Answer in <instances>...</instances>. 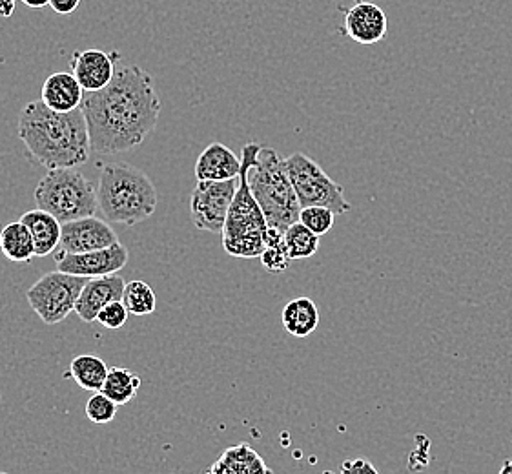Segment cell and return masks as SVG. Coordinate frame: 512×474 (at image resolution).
<instances>
[{"label": "cell", "mask_w": 512, "mask_h": 474, "mask_svg": "<svg viewBox=\"0 0 512 474\" xmlns=\"http://www.w3.org/2000/svg\"><path fill=\"white\" fill-rule=\"evenodd\" d=\"M325 474H332V473H325Z\"/></svg>", "instance_id": "cell-36"}, {"label": "cell", "mask_w": 512, "mask_h": 474, "mask_svg": "<svg viewBox=\"0 0 512 474\" xmlns=\"http://www.w3.org/2000/svg\"><path fill=\"white\" fill-rule=\"evenodd\" d=\"M21 221L30 230L37 258L53 254L61 245L62 223L50 212L35 208V210L26 212L21 217Z\"/></svg>", "instance_id": "cell-17"}, {"label": "cell", "mask_w": 512, "mask_h": 474, "mask_svg": "<svg viewBox=\"0 0 512 474\" xmlns=\"http://www.w3.org/2000/svg\"><path fill=\"white\" fill-rule=\"evenodd\" d=\"M498 474H512V458L511 460H505Z\"/></svg>", "instance_id": "cell-33"}, {"label": "cell", "mask_w": 512, "mask_h": 474, "mask_svg": "<svg viewBox=\"0 0 512 474\" xmlns=\"http://www.w3.org/2000/svg\"><path fill=\"white\" fill-rule=\"evenodd\" d=\"M141 389V376L126 367H112L106 376L101 392L119 407L134 402L137 392Z\"/></svg>", "instance_id": "cell-22"}, {"label": "cell", "mask_w": 512, "mask_h": 474, "mask_svg": "<svg viewBox=\"0 0 512 474\" xmlns=\"http://www.w3.org/2000/svg\"><path fill=\"white\" fill-rule=\"evenodd\" d=\"M203 474H272V469L250 445L239 444L225 449Z\"/></svg>", "instance_id": "cell-18"}, {"label": "cell", "mask_w": 512, "mask_h": 474, "mask_svg": "<svg viewBox=\"0 0 512 474\" xmlns=\"http://www.w3.org/2000/svg\"><path fill=\"white\" fill-rule=\"evenodd\" d=\"M19 137L42 166L75 168L88 163L92 141L81 108L55 112L42 101H33L19 115Z\"/></svg>", "instance_id": "cell-2"}, {"label": "cell", "mask_w": 512, "mask_h": 474, "mask_svg": "<svg viewBox=\"0 0 512 474\" xmlns=\"http://www.w3.org/2000/svg\"><path fill=\"white\" fill-rule=\"evenodd\" d=\"M288 177L303 207H327L338 216L350 212L343 186L338 185L321 166L303 152L285 157Z\"/></svg>", "instance_id": "cell-7"}, {"label": "cell", "mask_w": 512, "mask_h": 474, "mask_svg": "<svg viewBox=\"0 0 512 474\" xmlns=\"http://www.w3.org/2000/svg\"><path fill=\"white\" fill-rule=\"evenodd\" d=\"M341 474H379L378 469L365 458L347 460L341 464Z\"/></svg>", "instance_id": "cell-29"}, {"label": "cell", "mask_w": 512, "mask_h": 474, "mask_svg": "<svg viewBox=\"0 0 512 474\" xmlns=\"http://www.w3.org/2000/svg\"><path fill=\"white\" fill-rule=\"evenodd\" d=\"M119 53H106L103 50H84L75 52L72 57V68L75 79L79 81L84 92H99L112 83L115 77V61Z\"/></svg>", "instance_id": "cell-13"}, {"label": "cell", "mask_w": 512, "mask_h": 474, "mask_svg": "<svg viewBox=\"0 0 512 474\" xmlns=\"http://www.w3.org/2000/svg\"><path fill=\"white\" fill-rule=\"evenodd\" d=\"M159 196L150 177L130 165H106L99 176L97 205L104 219L121 225H137L152 217Z\"/></svg>", "instance_id": "cell-3"}, {"label": "cell", "mask_w": 512, "mask_h": 474, "mask_svg": "<svg viewBox=\"0 0 512 474\" xmlns=\"http://www.w3.org/2000/svg\"><path fill=\"white\" fill-rule=\"evenodd\" d=\"M15 4L17 0H0V17H11L15 11Z\"/></svg>", "instance_id": "cell-31"}, {"label": "cell", "mask_w": 512, "mask_h": 474, "mask_svg": "<svg viewBox=\"0 0 512 474\" xmlns=\"http://www.w3.org/2000/svg\"><path fill=\"white\" fill-rule=\"evenodd\" d=\"M117 403L110 400L103 392H95L92 398L86 402L84 413L88 416L90 422L95 425H106L112 423L117 416Z\"/></svg>", "instance_id": "cell-25"}, {"label": "cell", "mask_w": 512, "mask_h": 474, "mask_svg": "<svg viewBox=\"0 0 512 474\" xmlns=\"http://www.w3.org/2000/svg\"><path fill=\"white\" fill-rule=\"evenodd\" d=\"M84 93L73 73L57 72L42 84L41 101L55 112H73L81 108Z\"/></svg>", "instance_id": "cell-16"}, {"label": "cell", "mask_w": 512, "mask_h": 474, "mask_svg": "<svg viewBox=\"0 0 512 474\" xmlns=\"http://www.w3.org/2000/svg\"><path fill=\"white\" fill-rule=\"evenodd\" d=\"M237 185L239 177L230 181H197L190 197V212L195 227L210 234H223Z\"/></svg>", "instance_id": "cell-9"}, {"label": "cell", "mask_w": 512, "mask_h": 474, "mask_svg": "<svg viewBox=\"0 0 512 474\" xmlns=\"http://www.w3.org/2000/svg\"><path fill=\"white\" fill-rule=\"evenodd\" d=\"M115 243H119V237L113 228L104 219L90 216L62 223L61 245L57 250L64 254H86L113 247Z\"/></svg>", "instance_id": "cell-11"}, {"label": "cell", "mask_w": 512, "mask_h": 474, "mask_svg": "<svg viewBox=\"0 0 512 474\" xmlns=\"http://www.w3.org/2000/svg\"><path fill=\"white\" fill-rule=\"evenodd\" d=\"M0 474H8V473H2V471H0Z\"/></svg>", "instance_id": "cell-35"}, {"label": "cell", "mask_w": 512, "mask_h": 474, "mask_svg": "<svg viewBox=\"0 0 512 474\" xmlns=\"http://www.w3.org/2000/svg\"><path fill=\"white\" fill-rule=\"evenodd\" d=\"M0 234H2V228H0Z\"/></svg>", "instance_id": "cell-34"}, {"label": "cell", "mask_w": 512, "mask_h": 474, "mask_svg": "<svg viewBox=\"0 0 512 474\" xmlns=\"http://www.w3.org/2000/svg\"><path fill=\"white\" fill-rule=\"evenodd\" d=\"M285 248H287L288 258L292 261L297 259L312 258L319 248V236L314 234L310 228L305 227L301 221H296L294 225L285 230Z\"/></svg>", "instance_id": "cell-23"}, {"label": "cell", "mask_w": 512, "mask_h": 474, "mask_svg": "<svg viewBox=\"0 0 512 474\" xmlns=\"http://www.w3.org/2000/svg\"><path fill=\"white\" fill-rule=\"evenodd\" d=\"M81 0H50V6L59 15H72L79 8Z\"/></svg>", "instance_id": "cell-30"}, {"label": "cell", "mask_w": 512, "mask_h": 474, "mask_svg": "<svg viewBox=\"0 0 512 474\" xmlns=\"http://www.w3.org/2000/svg\"><path fill=\"white\" fill-rule=\"evenodd\" d=\"M248 183L267 217L268 227L285 232L299 221L301 203L288 177L285 159L274 148L261 146L256 163L248 172Z\"/></svg>", "instance_id": "cell-5"}, {"label": "cell", "mask_w": 512, "mask_h": 474, "mask_svg": "<svg viewBox=\"0 0 512 474\" xmlns=\"http://www.w3.org/2000/svg\"><path fill=\"white\" fill-rule=\"evenodd\" d=\"M290 261H292V259L288 258L285 245H281V247L265 248V252L261 254V265H263L265 270L274 272V274L285 272V270L290 267Z\"/></svg>", "instance_id": "cell-28"}, {"label": "cell", "mask_w": 512, "mask_h": 474, "mask_svg": "<svg viewBox=\"0 0 512 474\" xmlns=\"http://www.w3.org/2000/svg\"><path fill=\"white\" fill-rule=\"evenodd\" d=\"M0 252L11 263H28L35 258V245L31 239L30 230L21 219L2 228L0 234Z\"/></svg>", "instance_id": "cell-20"}, {"label": "cell", "mask_w": 512, "mask_h": 474, "mask_svg": "<svg viewBox=\"0 0 512 474\" xmlns=\"http://www.w3.org/2000/svg\"><path fill=\"white\" fill-rule=\"evenodd\" d=\"M86 283L88 278L55 270L37 279L26 292V299L41 321L46 325H57L75 312Z\"/></svg>", "instance_id": "cell-8"}, {"label": "cell", "mask_w": 512, "mask_h": 474, "mask_svg": "<svg viewBox=\"0 0 512 474\" xmlns=\"http://www.w3.org/2000/svg\"><path fill=\"white\" fill-rule=\"evenodd\" d=\"M124 287H126V283H124V279L119 274L88 279V283L84 285L79 301L75 305V314L84 323L97 321L99 312L106 305L123 299Z\"/></svg>", "instance_id": "cell-14"}, {"label": "cell", "mask_w": 512, "mask_h": 474, "mask_svg": "<svg viewBox=\"0 0 512 474\" xmlns=\"http://www.w3.org/2000/svg\"><path fill=\"white\" fill-rule=\"evenodd\" d=\"M108 365L104 360L93 356V354H81L73 358L70 363V371L66 376H70L73 382L77 383L81 389L90 392H101L106 376H108Z\"/></svg>", "instance_id": "cell-21"}, {"label": "cell", "mask_w": 512, "mask_h": 474, "mask_svg": "<svg viewBox=\"0 0 512 474\" xmlns=\"http://www.w3.org/2000/svg\"><path fill=\"white\" fill-rule=\"evenodd\" d=\"M53 258L57 263V270L73 274V276L92 279L117 274L121 268L126 267V263L130 259V252L119 241L113 247L93 250L86 254H64L61 250H55Z\"/></svg>", "instance_id": "cell-10"}, {"label": "cell", "mask_w": 512, "mask_h": 474, "mask_svg": "<svg viewBox=\"0 0 512 474\" xmlns=\"http://www.w3.org/2000/svg\"><path fill=\"white\" fill-rule=\"evenodd\" d=\"M123 303L130 314L148 316L157 307V298L154 289L146 281L134 279L124 287Z\"/></svg>", "instance_id": "cell-24"}, {"label": "cell", "mask_w": 512, "mask_h": 474, "mask_svg": "<svg viewBox=\"0 0 512 474\" xmlns=\"http://www.w3.org/2000/svg\"><path fill=\"white\" fill-rule=\"evenodd\" d=\"M128 309H126V305L123 303V299L121 301H113L110 305H106L101 312H99V316H97V321L103 325L104 329L117 330L124 327V323L128 321Z\"/></svg>", "instance_id": "cell-27"}, {"label": "cell", "mask_w": 512, "mask_h": 474, "mask_svg": "<svg viewBox=\"0 0 512 474\" xmlns=\"http://www.w3.org/2000/svg\"><path fill=\"white\" fill-rule=\"evenodd\" d=\"M389 19L378 4L369 0H358L345 15V33L363 46L378 44L387 37Z\"/></svg>", "instance_id": "cell-12"}, {"label": "cell", "mask_w": 512, "mask_h": 474, "mask_svg": "<svg viewBox=\"0 0 512 474\" xmlns=\"http://www.w3.org/2000/svg\"><path fill=\"white\" fill-rule=\"evenodd\" d=\"M334 219L336 214L327 207H303L299 214V221L319 237L325 236L332 230Z\"/></svg>", "instance_id": "cell-26"}, {"label": "cell", "mask_w": 512, "mask_h": 474, "mask_svg": "<svg viewBox=\"0 0 512 474\" xmlns=\"http://www.w3.org/2000/svg\"><path fill=\"white\" fill-rule=\"evenodd\" d=\"M241 174V157L223 143L206 146L195 163L197 181H230Z\"/></svg>", "instance_id": "cell-15"}, {"label": "cell", "mask_w": 512, "mask_h": 474, "mask_svg": "<svg viewBox=\"0 0 512 474\" xmlns=\"http://www.w3.org/2000/svg\"><path fill=\"white\" fill-rule=\"evenodd\" d=\"M261 145L248 143L241 152V174L237 185L236 197L226 217L223 228V248L226 254L234 258H261L265 252V236H267V217L259 207L252 188L248 183V172L256 163Z\"/></svg>", "instance_id": "cell-4"}, {"label": "cell", "mask_w": 512, "mask_h": 474, "mask_svg": "<svg viewBox=\"0 0 512 474\" xmlns=\"http://www.w3.org/2000/svg\"><path fill=\"white\" fill-rule=\"evenodd\" d=\"M28 8H35V10H39V8H44V6H50V0H22Z\"/></svg>", "instance_id": "cell-32"}, {"label": "cell", "mask_w": 512, "mask_h": 474, "mask_svg": "<svg viewBox=\"0 0 512 474\" xmlns=\"http://www.w3.org/2000/svg\"><path fill=\"white\" fill-rule=\"evenodd\" d=\"M161 108L154 81L143 68H119L112 83L82 99L93 152L121 154L141 145L154 132Z\"/></svg>", "instance_id": "cell-1"}, {"label": "cell", "mask_w": 512, "mask_h": 474, "mask_svg": "<svg viewBox=\"0 0 512 474\" xmlns=\"http://www.w3.org/2000/svg\"><path fill=\"white\" fill-rule=\"evenodd\" d=\"M283 327L294 338H308L319 325L318 305L310 298H296L288 301L281 314Z\"/></svg>", "instance_id": "cell-19"}, {"label": "cell", "mask_w": 512, "mask_h": 474, "mask_svg": "<svg viewBox=\"0 0 512 474\" xmlns=\"http://www.w3.org/2000/svg\"><path fill=\"white\" fill-rule=\"evenodd\" d=\"M35 203L61 223L95 216L99 210L97 188L75 168L48 170L35 188Z\"/></svg>", "instance_id": "cell-6"}]
</instances>
